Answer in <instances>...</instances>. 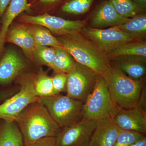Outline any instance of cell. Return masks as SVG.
<instances>
[{
    "label": "cell",
    "mask_w": 146,
    "mask_h": 146,
    "mask_svg": "<svg viewBox=\"0 0 146 146\" xmlns=\"http://www.w3.org/2000/svg\"><path fill=\"white\" fill-rule=\"evenodd\" d=\"M15 122L22 134L24 145L33 143L45 137H56L60 129L39 101L27 106Z\"/></svg>",
    "instance_id": "1"
},
{
    "label": "cell",
    "mask_w": 146,
    "mask_h": 146,
    "mask_svg": "<svg viewBox=\"0 0 146 146\" xmlns=\"http://www.w3.org/2000/svg\"><path fill=\"white\" fill-rule=\"evenodd\" d=\"M102 76L107 83L111 100L117 107L127 109L138 105L145 94L141 80L128 76L115 62L110 63Z\"/></svg>",
    "instance_id": "2"
},
{
    "label": "cell",
    "mask_w": 146,
    "mask_h": 146,
    "mask_svg": "<svg viewBox=\"0 0 146 146\" xmlns=\"http://www.w3.org/2000/svg\"><path fill=\"white\" fill-rule=\"evenodd\" d=\"M76 62L102 76L110 63L105 53L81 32L60 35L57 39Z\"/></svg>",
    "instance_id": "3"
},
{
    "label": "cell",
    "mask_w": 146,
    "mask_h": 146,
    "mask_svg": "<svg viewBox=\"0 0 146 146\" xmlns=\"http://www.w3.org/2000/svg\"><path fill=\"white\" fill-rule=\"evenodd\" d=\"M39 101L46 108L60 128L78 122L83 118L84 103L60 94L39 98Z\"/></svg>",
    "instance_id": "4"
},
{
    "label": "cell",
    "mask_w": 146,
    "mask_h": 146,
    "mask_svg": "<svg viewBox=\"0 0 146 146\" xmlns=\"http://www.w3.org/2000/svg\"><path fill=\"white\" fill-rule=\"evenodd\" d=\"M119 109L111 100L104 78L98 75L94 90L84 103L83 118L96 121L113 118Z\"/></svg>",
    "instance_id": "5"
},
{
    "label": "cell",
    "mask_w": 146,
    "mask_h": 146,
    "mask_svg": "<svg viewBox=\"0 0 146 146\" xmlns=\"http://www.w3.org/2000/svg\"><path fill=\"white\" fill-rule=\"evenodd\" d=\"M33 75L22 74L18 77L20 90L16 94L0 104V119L14 122L27 106L39 101L33 89Z\"/></svg>",
    "instance_id": "6"
},
{
    "label": "cell",
    "mask_w": 146,
    "mask_h": 146,
    "mask_svg": "<svg viewBox=\"0 0 146 146\" xmlns=\"http://www.w3.org/2000/svg\"><path fill=\"white\" fill-rule=\"evenodd\" d=\"M67 76V96L84 103L94 90L98 75L90 68L76 62L74 68Z\"/></svg>",
    "instance_id": "7"
},
{
    "label": "cell",
    "mask_w": 146,
    "mask_h": 146,
    "mask_svg": "<svg viewBox=\"0 0 146 146\" xmlns=\"http://www.w3.org/2000/svg\"><path fill=\"white\" fill-rule=\"evenodd\" d=\"M81 33L87 39L94 42L106 54L124 43L144 40L136 35L122 31L117 26L105 29L84 27L82 30Z\"/></svg>",
    "instance_id": "8"
},
{
    "label": "cell",
    "mask_w": 146,
    "mask_h": 146,
    "mask_svg": "<svg viewBox=\"0 0 146 146\" xmlns=\"http://www.w3.org/2000/svg\"><path fill=\"white\" fill-rule=\"evenodd\" d=\"M21 22L44 27L53 33L60 35L78 33L85 27L84 21H69L45 13L37 16L23 14L20 17Z\"/></svg>",
    "instance_id": "9"
},
{
    "label": "cell",
    "mask_w": 146,
    "mask_h": 146,
    "mask_svg": "<svg viewBox=\"0 0 146 146\" xmlns=\"http://www.w3.org/2000/svg\"><path fill=\"white\" fill-rule=\"evenodd\" d=\"M96 121L83 118L71 125L60 129L56 137L57 146H88Z\"/></svg>",
    "instance_id": "10"
},
{
    "label": "cell",
    "mask_w": 146,
    "mask_h": 146,
    "mask_svg": "<svg viewBox=\"0 0 146 146\" xmlns=\"http://www.w3.org/2000/svg\"><path fill=\"white\" fill-rule=\"evenodd\" d=\"M112 119L121 129L145 134V104L139 103L129 109L119 108Z\"/></svg>",
    "instance_id": "11"
},
{
    "label": "cell",
    "mask_w": 146,
    "mask_h": 146,
    "mask_svg": "<svg viewBox=\"0 0 146 146\" xmlns=\"http://www.w3.org/2000/svg\"><path fill=\"white\" fill-rule=\"evenodd\" d=\"M27 64L16 50L9 48L0 57V86H6L23 74Z\"/></svg>",
    "instance_id": "12"
},
{
    "label": "cell",
    "mask_w": 146,
    "mask_h": 146,
    "mask_svg": "<svg viewBox=\"0 0 146 146\" xmlns=\"http://www.w3.org/2000/svg\"><path fill=\"white\" fill-rule=\"evenodd\" d=\"M129 19L121 16L108 0H104L97 5L93 11L91 23L94 28L117 26L125 23Z\"/></svg>",
    "instance_id": "13"
},
{
    "label": "cell",
    "mask_w": 146,
    "mask_h": 146,
    "mask_svg": "<svg viewBox=\"0 0 146 146\" xmlns=\"http://www.w3.org/2000/svg\"><path fill=\"white\" fill-rule=\"evenodd\" d=\"M121 130L112 117L98 120L89 146H113Z\"/></svg>",
    "instance_id": "14"
},
{
    "label": "cell",
    "mask_w": 146,
    "mask_h": 146,
    "mask_svg": "<svg viewBox=\"0 0 146 146\" xmlns=\"http://www.w3.org/2000/svg\"><path fill=\"white\" fill-rule=\"evenodd\" d=\"M28 0H11L2 18L0 28V57L4 51L7 33L14 19L23 12L31 11Z\"/></svg>",
    "instance_id": "15"
},
{
    "label": "cell",
    "mask_w": 146,
    "mask_h": 146,
    "mask_svg": "<svg viewBox=\"0 0 146 146\" xmlns=\"http://www.w3.org/2000/svg\"><path fill=\"white\" fill-rule=\"evenodd\" d=\"M5 42L20 47L28 58L33 60L35 45L29 26L18 25L9 28L6 35Z\"/></svg>",
    "instance_id": "16"
},
{
    "label": "cell",
    "mask_w": 146,
    "mask_h": 146,
    "mask_svg": "<svg viewBox=\"0 0 146 146\" xmlns=\"http://www.w3.org/2000/svg\"><path fill=\"white\" fill-rule=\"evenodd\" d=\"M129 78L141 80L145 74L146 57L137 55L124 56L112 60Z\"/></svg>",
    "instance_id": "17"
},
{
    "label": "cell",
    "mask_w": 146,
    "mask_h": 146,
    "mask_svg": "<svg viewBox=\"0 0 146 146\" xmlns=\"http://www.w3.org/2000/svg\"><path fill=\"white\" fill-rule=\"evenodd\" d=\"M106 55L109 60L124 56L137 55L146 57V43L144 40L127 42L115 47Z\"/></svg>",
    "instance_id": "18"
},
{
    "label": "cell",
    "mask_w": 146,
    "mask_h": 146,
    "mask_svg": "<svg viewBox=\"0 0 146 146\" xmlns=\"http://www.w3.org/2000/svg\"><path fill=\"white\" fill-rule=\"evenodd\" d=\"M23 140L16 123L0 119V146H16Z\"/></svg>",
    "instance_id": "19"
},
{
    "label": "cell",
    "mask_w": 146,
    "mask_h": 146,
    "mask_svg": "<svg viewBox=\"0 0 146 146\" xmlns=\"http://www.w3.org/2000/svg\"><path fill=\"white\" fill-rule=\"evenodd\" d=\"M32 25L29 26L36 46L63 48L62 44L54 37L49 31L43 27Z\"/></svg>",
    "instance_id": "20"
},
{
    "label": "cell",
    "mask_w": 146,
    "mask_h": 146,
    "mask_svg": "<svg viewBox=\"0 0 146 146\" xmlns=\"http://www.w3.org/2000/svg\"><path fill=\"white\" fill-rule=\"evenodd\" d=\"M63 48H55L52 69L55 72L67 74L74 68L76 61Z\"/></svg>",
    "instance_id": "21"
},
{
    "label": "cell",
    "mask_w": 146,
    "mask_h": 146,
    "mask_svg": "<svg viewBox=\"0 0 146 146\" xmlns=\"http://www.w3.org/2000/svg\"><path fill=\"white\" fill-rule=\"evenodd\" d=\"M122 31L133 35L141 39L145 38L146 32V16L143 13L130 18L125 23L117 26Z\"/></svg>",
    "instance_id": "22"
},
{
    "label": "cell",
    "mask_w": 146,
    "mask_h": 146,
    "mask_svg": "<svg viewBox=\"0 0 146 146\" xmlns=\"http://www.w3.org/2000/svg\"><path fill=\"white\" fill-rule=\"evenodd\" d=\"M33 89L36 96L42 98L53 96L52 78L43 71L33 77Z\"/></svg>",
    "instance_id": "23"
},
{
    "label": "cell",
    "mask_w": 146,
    "mask_h": 146,
    "mask_svg": "<svg viewBox=\"0 0 146 146\" xmlns=\"http://www.w3.org/2000/svg\"><path fill=\"white\" fill-rule=\"evenodd\" d=\"M94 0H68L61 6V11L68 14L81 15L88 12Z\"/></svg>",
    "instance_id": "24"
},
{
    "label": "cell",
    "mask_w": 146,
    "mask_h": 146,
    "mask_svg": "<svg viewBox=\"0 0 146 146\" xmlns=\"http://www.w3.org/2000/svg\"><path fill=\"white\" fill-rule=\"evenodd\" d=\"M121 16L127 18L144 13L131 0H108Z\"/></svg>",
    "instance_id": "25"
},
{
    "label": "cell",
    "mask_w": 146,
    "mask_h": 146,
    "mask_svg": "<svg viewBox=\"0 0 146 146\" xmlns=\"http://www.w3.org/2000/svg\"><path fill=\"white\" fill-rule=\"evenodd\" d=\"M55 54V48L36 45L33 52V59L41 65H46L52 68Z\"/></svg>",
    "instance_id": "26"
},
{
    "label": "cell",
    "mask_w": 146,
    "mask_h": 146,
    "mask_svg": "<svg viewBox=\"0 0 146 146\" xmlns=\"http://www.w3.org/2000/svg\"><path fill=\"white\" fill-rule=\"evenodd\" d=\"M145 137V134L139 132L121 129L113 146H130Z\"/></svg>",
    "instance_id": "27"
},
{
    "label": "cell",
    "mask_w": 146,
    "mask_h": 146,
    "mask_svg": "<svg viewBox=\"0 0 146 146\" xmlns=\"http://www.w3.org/2000/svg\"><path fill=\"white\" fill-rule=\"evenodd\" d=\"M52 78L54 95L60 94L66 90L67 74L55 72Z\"/></svg>",
    "instance_id": "28"
},
{
    "label": "cell",
    "mask_w": 146,
    "mask_h": 146,
    "mask_svg": "<svg viewBox=\"0 0 146 146\" xmlns=\"http://www.w3.org/2000/svg\"><path fill=\"white\" fill-rule=\"evenodd\" d=\"M23 146H57L55 137H48L42 138L33 143L24 145Z\"/></svg>",
    "instance_id": "29"
},
{
    "label": "cell",
    "mask_w": 146,
    "mask_h": 146,
    "mask_svg": "<svg viewBox=\"0 0 146 146\" xmlns=\"http://www.w3.org/2000/svg\"><path fill=\"white\" fill-rule=\"evenodd\" d=\"M20 89V87H18L0 89V104L16 94Z\"/></svg>",
    "instance_id": "30"
},
{
    "label": "cell",
    "mask_w": 146,
    "mask_h": 146,
    "mask_svg": "<svg viewBox=\"0 0 146 146\" xmlns=\"http://www.w3.org/2000/svg\"><path fill=\"white\" fill-rule=\"evenodd\" d=\"M11 0H0V18L2 17Z\"/></svg>",
    "instance_id": "31"
},
{
    "label": "cell",
    "mask_w": 146,
    "mask_h": 146,
    "mask_svg": "<svg viewBox=\"0 0 146 146\" xmlns=\"http://www.w3.org/2000/svg\"><path fill=\"white\" fill-rule=\"evenodd\" d=\"M143 12H145L146 7V0H131Z\"/></svg>",
    "instance_id": "32"
},
{
    "label": "cell",
    "mask_w": 146,
    "mask_h": 146,
    "mask_svg": "<svg viewBox=\"0 0 146 146\" xmlns=\"http://www.w3.org/2000/svg\"><path fill=\"white\" fill-rule=\"evenodd\" d=\"M62 0H38L39 3L43 5H53L57 3Z\"/></svg>",
    "instance_id": "33"
},
{
    "label": "cell",
    "mask_w": 146,
    "mask_h": 146,
    "mask_svg": "<svg viewBox=\"0 0 146 146\" xmlns=\"http://www.w3.org/2000/svg\"><path fill=\"white\" fill-rule=\"evenodd\" d=\"M130 146H146V137Z\"/></svg>",
    "instance_id": "34"
},
{
    "label": "cell",
    "mask_w": 146,
    "mask_h": 146,
    "mask_svg": "<svg viewBox=\"0 0 146 146\" xmlns=\"http://www.w3.org/2000/svg\"><path fill=\"white\" fill-rule=\"evenodd\" d=\"M24 146V143H23V140H21V141H19V142L18 143V144H17L16 146Z\"/></svg>",
    "instance_id": "35"
},
{
    "label": "cell",
    "mask_w": 146,
    "mask_h": 146,
    "mask_svg": "<svg viewBox=\"0 0 146 146\" xmlns=\"http://www.w3.org/2000/svg\"><path fill=\"white\" fill-rule=\"evenodd\" d=\"M0 28H1V25H0Z\"/></svg>",
    "instance_id": "36"
},
{
    "label": "cell",
    "mask_w": 146,
    "mask_h": 146,
    "mask_svg": "<svg viewBox=\"0 0 146 146\" xmlns=\"http://www.w3.org/2000/svg\"></svg>",
    "instance_id": "37"
}]
</instances>
